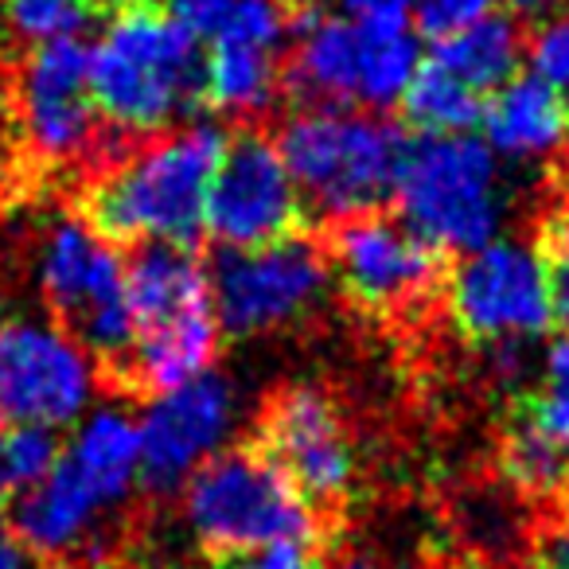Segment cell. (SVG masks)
I'll use <instances>...</instances> for the list:
<instances>
[{
  "instance_id": "obj_9",
  "label": "cell",
  "mask_w": 569,
  "mask_h": 569,
  "mask_svg": "<svg viewBox=\"0 0 569 569\" xmlns=\"http://www.w3.org/2000/svg\"><path fill=\"white\" fill-rule=\"evenodd\" d=\"M325 261L340 293L371 317H398L429 301L445 281V253L382 211L336 222Z\"/></svg>"
},
{
  "instance_id": "obj_17",
  "label": "cell",
  "mask_w": 569,
  "mask_h": 569,
  "mask_svg": "<svg viewBox=\"0 0 569 569\" xmlns=\"http://www.w3.org/2000/svg\"><path fill=\"white\" fill-rule=\"evenodd\" d=\"M59 457H63V452H59ZM102 515H106V507L98 503L94 491H90L63 460H56V468H51L32 491L12 499V530H17V542L56 561H59V553H71L74 546L87 542L90 530L98 527Z\"/></svg>"
},
{
  "instance_id": "obj_40",
  "label": "cell",
  "mask_w": 569,
  "mask_h": 569,
  "mask_svg": "<svg viewBox=\"0 0 569 569\" xmlns=\"http://www.w3.org/2000/svg\"><path fill=\"white\" fill-rule=\"evenodd\" d=\"M0 325H4V293H0Z\"/></svg>"
},
{
  "instance_id": "obj_1",
  "label": "cell",
  "mask_w": 569,
  "mask_h": 569,
  "mask_svg": "<svg viewBox=\"0 0 569 569\" xmlns=\"http://www.w3.org/2000/svg\"><path fill=\"white\" fill-rule=\"evenodd\" d=\"M222 149L227 133L214 121L176 129L98 176L82 191L79 219L110 246H196Z\"/></svg>"
},
{
  "instance_id": "obj_12",
  "label": "cell",
  "mask_w": 569,
  "mask_h": 569,
  "mask_svg": "<svg viewBox=\"0 0 569 569\" xmlns=\"http://www.w3.org/2000/svg\"><path fill=\"white\" fill-rule=\"evenodd\" d=\"M94 398V359L48 320L0 325V426L63 429Z\"/></svg>"
},
{
  "instance_id": "obj_14",
  "label": "cell",
  "mask_w": 569,
  "mask_h": 569,
  "mask_svg": "<svg viewBox=\"0 0 569 569\" xmlns=\"http://www.w3.org/2000/svg\"><path fill=\"white\" fill-rule=\"evenodd\" d=\"M230 426L234 390L219 371H203L164 395H152L137 418L141 488L149 496H172L222 449Z\"/></svg>"
},
{
  "instance_id": "obj_11",
  "label": "cell",
  "mask_w": 569,
  "mask_h": 569,
  "mask_svg": "<svg viewBox=\"0 0 569 569\" xmlns=\"http://www.w3.org/2000/svg\"><path fill=\"white\" fill-rule=\"evenodd\" d=\"M449 312L460 336L483 348L530 343L550 332L542 261L530 246L491 238L449 273Z\"/></svg>"
},
{
  "instance_id": "obj_15",
  "label": "cell",
  "mask_w": 569,
  "mask_h": 569,
  "mask_svg": "<svg viewBox=\"0 0 569 569\" xmlns=\"http://www.w3.org/2000/svg\"><path fill=\"white\" fill-rule=\"evenodd\" d=\"M20 137L48 164H74L98 141V106L90 98V48L82 36L36 43L20 79Z\"/></svg>"
},
{
  "instance_id": "obj_30",
  "label": "cell",
  "mask_w": 569,
  "mask_h": 569,
  "mask_svg": "<svg viewBox=\"0 0 569 569\" xmlns=\"http://www.w3.org/2000/svg\"><path fill=\"white\" fill-rule=\"evenodd\" d=\"M230 9H234V0H164L168 17L188 36H196L199 43L219 40L230 20Z\"/></svg>"
},
{
  "instance_id": "obj_3",
  "label": "cell",
  "mask_w": 569,
  "mask_h": 569,
  "mask_svg": "<svg viewBox=\"0 0 569 569\" xmlns=\"http://www.w3.org/2000/svg\"><path fill=\"white\" fill-rule=\"evenodd\" d=\"M90 98L118 133H160L203 106V43L157 4L113 12L90 48Z\"/></svg>"
},
{
  "instance_id": "obj_4",
  "label": "cell",
  "mask_w": 569,
  "mask_h": 569,
  "mask_svg": "<svg viewBox=\"0 0 569 569\" xmlns=\"http://www.w3.org/2000/svg\"><path fill=\"white\" fill-rule=\"evenodd\" d=\"M410 137L402 126L340 106H305L284 121L277 149L305 203L332 219L379 211L395 199Z\"/></svg>"
},
{
  "instance_id": "obj_38",
  "label": "cell",
  "mask_w": 569,
  "mask_h": 569,
  "mask_svg": "<svg viewBox=\"0 0 569 569\" xmlns=\"http://www.w3.org/2000/svg\"><path fill=\"white\" fill-rule=\"evenodd\" d=\"M133 4H149V0H94L98 12H121V9H133Z\"/></svg>"
},
{
  "instance_id": "obj_24",
  "label": "cell",
  "mask_w": 569,
  "mask_h": 569,
  "mask_svg": "<svg viewBox=\"0 0 569 569\" xmlns=\"http://www.w3.org/2000/svg\"><path fill=\"white\" fill-rule=\"evenodd\" d=\"M59 433L40 426H0V499H20L56 468Z\"/></svg>"
},
{
  "instance_id": "obj_21",
  "label": "cell",
  "mask_w": 569,
  "mask_h": 569,
  "mask_svg": "<svg viewBox=\"0 0 569 569\" xmlns=\"http://www.w3.org/2000/svg\"><path fill=\"white\" fill-rule=\"evenodd\" d=\"M398 110H402L406 126H413L418 133L452 137V133H472L480 126L483 98L476 90H468L460 79H452L433 59H421V67L413 71Z\"/></svg>"
},
{
  "instance_id": "obj_19",
  "label": "cell",
  "mask_w": 569,
  "mask_h": 569,
  "mask_svg": "<svg viewBox=\"0 0 569 569\" xmlns=\"http://www.w3.org/2000/svg\"><path fill=\"white\" fill-rule=\"evenodd\" d=\"M522 56H527V36L503 12H491L445 40H433V51H429L437 67H445L452 79H460L480 98L496 94L503 82H511L519 74Z\"/></svg>"
},
{
  "instance_id": "obj_37",
  "label": "cell",
  "mask_w": 569,
  "mask_h": 569,
  "mask_svg": "<svg viewBox=\"0 0 569 569\" xmlns=\"http://www.w3.org/2000/svg\"><path fill=\"white\" fill-rule=\"evenodd\" d=\"M507 4L519 12H546V9H553L558 0H507Z\"/></svg>"
},
{
  "instance_id": "obj_26",
  "label": "cell",
  "mask_w": 569,
  "mask_h": 569,
  "mask_svg": "<svg viewBox=\"0 0 569 569\" xmlns=\"http://www.w3.org/2000/svg\"><path fill=\"white\" fill-rule=\"evenodd\" d=\"M530 74L569 102V9H558L527 40Z\"/></svg>"
},
{
  "instance_id": "obj_39",
  "label": "cell",
  "mask_w": 569,
  "mask_h": 569,
  "mask_svg": "<svg viewBox=\"0 0 569 569\" xmlns=\"http://www.w3.org/2000/svg\"><path fill=\"white\" fill-rule=\"evenodd\" d=\"M328 569H375V561L371 558H359V553H348V558H340L336 566H328Z\"/></svg>"
},
{
  "instance_id": "obj_22",
  "label": "cell",
  "mask_w": 569,
  "mask_h": 569,
  "mask_svg": "<svg viewBox=\"0 0 569 569\" xmlns=\"http://www.w3.org/2000/svg\"><path fill=\"white\" fill-rule=\"evenodd\" d=\"M418 67H421V43L418 32H410V24H363L359 106H371V110L398 106Z\"/></svg>"
},
{
  "instance_id": "obj_2",
  "label": "cell",
  "mask_w": 569,
  "mask_h": 569,
  "mask_svg": "<svg viewBox=\"0 0 569 569\" xmlns=\"http://www.w3.org/2000/svg\"><path fill=\"white\" fill-rule=\"evenodd\" d=\"M126 297L133 312V348L118 382L137 395H164L211 371L219 356V317L211 277L191 246L141 242L126 261Z\"/></svg>"
},
{
  "instance_id": "obj_5",
  "label": "cell",
  "mask_w": 569,
  "mask_h": 569,
  "mask_svg": "<svg viewBox=\"0 0 569 569\" xmlns=\"http://www.w3.org/2000/svg\"><path fill=\"white\" fill-rule=\"evenodd\" d=\"M183 511L207 553L269 542H320L325 535V515L258 445L214 452L183 483Z\"/></svg>"
},
{
  "instance_id": "obj_6",
  "label": "cell",
  "mask_w": 569,
  "mask_h": 569,
  "mask_svg": "<svg viewBox=\"0 0 569 569\" xmlns=\"http://www.w3.org/2000/svg\"><path fill=\"white\" fill-rule=\"evenodd\" d=\"M395 199L406 227L433 250H480L503 219L496 152L472 133H421L406 144Z\"/></svg>"
},
{
  "instance_id": "obj_18",
  "label": "cell",
  "mask_w": 569,
  "mask_h": 569,
  "mask_svg": "<svg viewBox=\"0 0 569 569\" xmlns=\"http://www.w3.org/2000/svg\"><path fill=\"white\" fill-rule=\"evenodd\" d=\"M63 460L90 491L98 503L110 511L121 507L133 488H141V437H137V418L126 410H94L82 418L74 437L63 445Z\"/></svg>"
},
{
  "instance_id": "obj_27",
  "label": "cell",
  "mask_w": 569,
  "mask_h": 569,
  "mask_svg": "<svg viewBox=\"0 0 569 569\" xmlns=\"http://www.w3.org/2000/svg\"><path fill=\"white\" fill-rule=\"evenodd\" d=\"M538 261H542L550 317L561 332H569V211H553L538 238Z\"/></svg>"
},
{
  "instance_id": "obj_35",
  "label": "cell",
  "mask_w": 569,
  "mask_h": 569,
  "mask_svg": "<svg viewBox=\"0 0 569 569\" xmlns=\"http://www.w3.org/2000/svg\"><path fill=\"white\" fill-rule=\"evenodd\" d=\"M94 569H183L168 558H157V553H144V550H118V553H106V558L94 561Z\"/></svg>"
},
{
  "instance_id": "obj_25",
  "label": "cell",
  "mask_w": 569,
  "mask_h": 569,
  "mask_svg": "<svg viewBox=\"0 0 569 569\" xmlns=\"http://www.w3.org/2000/svg\"><path fill=\"white\" fill-rule=\"evenodd\" d=\"M0 4L17 36L32 43L82 36V28L98 17L94 0H0Z\"/></svg>"
},
{
  "instance_id": "obj_32",
  "label": "cell",
  "mask_w": 569,
  "mask_h": 569,
  "mask_svg": "<svg viewBox=\"0 0 569 569\" xmlns=\"http://www.w3.org/2000/svg\"><path fill=\"white\" fill-rule=\"evenodd\" d=\"M343 12L363 24H410L413 0H343Z\"/></svg>"
},
{
  "instance_id": "obj_28",
  "label": "cell",
  "mask_w": 569,
  "mask_h": 569,
  "mask_svg": "<svg viewBox=\"0 0 569 569\" xmlns=\"http://www.w3.org/2000/svg\"><path fill=\"white\" fill-rule=\"evenodd\" d=\"M211 569H325L317 542H269L211 553Z\"/></svg>"
},
{
  "instance_id": "obj_13",
  "label": "cell",
  "mask_w": 569,
  "mask_h": 569,
  "mask_svg": "<svg viewBox=\"0 0 569 569\" xmlns=\"http://www.w3.org/2000/svg\"><path fill=\"white\" fill-rule=\"evenodd\" d=\"M258 445L320 515L356 491L359 460L336 402L317 387H289L266 406Z\"/></svg>"
},
{
  "instance_id": "obj_33",
  "label": "cell",
  "mask_w": 569,
  "mask_h": 569,
  "mask_svg": "<svg viewBox=\"0 0 569 569\" xmlns=\"http://www.w3.org/2000/svg\"><path fill=\"white\" fill-rule=\"evenodd\" d=\"M546 395L561 398V402H569V332H561L558 340L546 348L542 356V387Z\"/></svg>"
},
{
  "instance_id": "obj_31",
  "label": "cell",
  "mask_w": 569,
  "mask_h": 569,
  "mask_svg": "<svg viewBox=\"0 0 569 569\" xmlns=\"http://www.w3.org/2000/svg\"><path fill=\"white\" fill-rule=\"evenodd\" d=\"M511 410L519 413L522 421H530L542 437H550L553 445H561V449L569 452V402L546 395V390H530V395L515 398Z\"/></svg>"
},
{
  "instance_id": "obj_34",
  "label": "cell",
  "mask_w": 569,
  "mask_h": 569,
  "mask_svg": "<svg viewBox=\"0 0 569 569\" xmlns=\"http://www.w3.org/2000/svg\"><path fill=\"white\" fill-rule=\"evenodd\" d=\"M17 137H20V121L17 110H12V98L0 82V183L9 180L12 172V152H17Z\"/></svg>"
},
{
  "instance_id": "obj_41",
  "label": "cell",
  "mask_w": 569,
  "mask_h": 569,
  "mask_svg": "<svg viewBox=\"0 0 569 569\" xmlns=\"http://www.w3.org/2000/svg\"><path fill=\"white\" fill-rule=\"evenodd\" d=\"M0 530H4V515H0Z\"/></svg>"
},
{
  "instance_id": "obj_23",
  "label": "cell",
  "mask_w": 569,
  "mask_h": 569,
  "mask_svg": "<svg viewBox=\"0 0 569 569\" xmlns=\"http://www.w3.org/2000/svg\"><path fill=\"white\" fill-rule=\"evenodd\" d=\"M503 476L527 496H558L569 483V452L538 433L519 413H507L503 449H499Z\"/></svg>"
},
{
  "instance_id": "obj_20",
  "label": "cell",
  "mask_w": 569,
  "mask_h": 569,
  "mask_svg": "<svg viewBox=\"0 0 569 569\" xmlns=\"http://www.w3.org/2000/svg\"><path fill=\"white\" fill-rule=\"evenodd\" d=\"M284 90L281 48L214 40L203 51V106L219 113H261Z\"/></svg>"
},
{
  "instance_id": "obj_8",
  "label": "cell",
  "mask_w": 569,
  "mask_h": 569,
  "mask_svg": "<svg viewBox=\"0 0 569 569\" xmlns=\"http://www.w3.org/2000/svg\"><path fill=\"white\" fill-rule=\"evenodd\" d=\"M203 230L222 250H258L309 234V203L284 168L277 141L261 129L227 137L207 188Z\"/></svg>"
},
{
  "instance_id": "obj_7",
  "label": "cell",
  "mask_w": 569,
  "mask_h": 569,
  "mask_svg": "<svg viewBox=\"0 0 569 569\" xmlns=\"http://www.w3.org/2000/svg\"><path fill=\"white\" fill-rule=\"evenodd\" d=\"M40 289L59 328L113 375L133 348V312L126 297V261L82 219L48 230L40 250Z\"/></svg>"
},
{
  "instance_id": "obj_29",
  "label": "cell",
  "mask_w": 569,
  "mask_h": 569,
  "mask_svg": "<svg viewBox=\"0 0 569 569\" xmlns=\"http://www.w3.org/2000/svg\"><path fill=\"white\" fill-rule=\"evenodd\" d=\"M499 0H413V24L426 40H445L476 20L491 17Z\"/></svg>"
},
{
  "instance_id": "obj_16",
  "label": "cell",
  "mask_w": 569,
  "mask_h": 569,
  "mask_svg": "<svg viewBox=\"0 0 569 569\" xmlns=\"http://www.w3.org/2000/svg\"><path fill=\"white\" fill-rule=\"evenodd\" d=\"M483 144L496 157L530 160L558 152L569 137V102L553 94L535 74H515L511 82L488 94L480 113Z\"/></svg>"
},
{
  "instance_id": "obj_10",
  "label": "cell",
  "mask_w": 569,
  "mask_h": 569,
  "mask_svg": "<svg viewBox=\"0 0 569 569\" xmlns=\"http://www.w3.org/2000/svg\"><path fill=\"white\" fill-rule=\"evenodd\" d=\"M207 277L222 332L258 336L301 320L325 297L328 261L325 246L297 234L258 250H219Z\"/></svg>"
},
{
  "instance_id": "obj_36",
  "label": "cell",
  "mask_w": 569,
  "mask_h": 569,
  "mask_svg": "<svg viewBox=\"0 0 569 569\" xmlns=\"http://www.w3.org/2000/svg\"><path fill=\"white\" fill-rule=\"evenodd\" d=\"M0 569H63V566L56 558H43V553L28 550V546L0 538Z\"/></svg>"
}]
</instances>
